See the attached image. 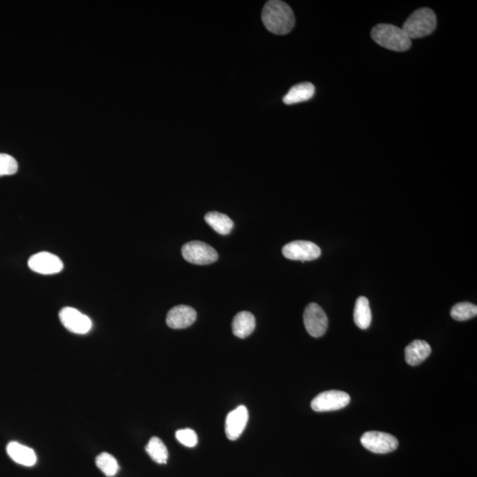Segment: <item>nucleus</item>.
<instances>
[{
  "instance_id": "nucleus-1",
  "label": "nucleus",
  "mask_w": 477,
  "mask_h": 477,
  "mask_svg": "<svg viewBox=\"0 0 477 477\" xmlns=\"http://www.w3.org/2000/svg\"><path fill=\"white\" fill-rule=\"evenodd\" d=\"M262 21L270 32L286 35L295 27V18L291 8L279 0H271L265 4L262 12Z\"/></svg>"
},
{
  "instance_id": "nucleus-2",
  "label": "nucleus",
  "mask_w": 477,
  "mask_h": 477,
  "mask_svg": "<svg viewBox=\"0 0 477 477\" xmlns=\"http://www.w3.org/2000/svg\"><path fill=\"white\" fill-rule=\"evenodd\" d=\"M374 41L383 48L394 52H406L412 42L401 28L392 24H379L371 30Z\"/></svg>"
},
{
  "instance_id": "nucleus-3",
  "label": "nucleus",
  "mask_w": 477,
  "mask_h": 477,
  "mask_svg": "<svg viewBox=\"0 0 477 477\" xmlns=\"http://www.w3.org/2000/svg\"><path fill=\"white\" fill-rule=\"evenodd\" d=\"M436 27L435 12L430 8H421L408 17L402 30L410 39H422L433 33Z\"/></svg>"
},
{
  "instance_id": "nucleus-4",
  "label": "nucleus",
  "mask_w": 477,
  "mask_h": 477,
  "mask_svg": "<svg viewBox=\"0 0 477 477\" xmlns=\"http://www.w3.org/2000/svg\"><path fill=\"white\" fill-rule=\"evenodd\" d=\"M182 254L187 262L198 265L213 264L218 259V252L211 246L198 241L183 245Z\"/></svg>"
},
{
  "instance_id": "nucleus-5",
  "label": "nucleus",
  "mask_w": 477,
  "mask_h": 477,
  "mask_svg": "<svg viewBox=\"0 0 477 477\" xmlns=\"http://www.w3.org/2000/svg\"><path fill=\"white\" fill-rule=\"evenodd\" d=\"M361 445L374 454L392 453L399 447L398 439L385 432H368L361 438Z\"/></svg>"
},
{
  "instance_id": "nucleus-6",
  "label": "nucleus",
  "mask_w": 477,
  "mask_h": 477,
  "mask_svg": "<svg viewBox=\"0 0 477 477\" xmlns=\"http://www.w3.org/2000/svg\"><path fill=\"white\" fill-rule=\"evenodd\" d=\"M351 398L347 392L341 391L324 392L311 402V408L316 412H330L342 410L350 403Z\"/></svg>"
},
{
  "instance_id": "nucleus-7",
  "label": "nucleus",
  "mask_w": 477,
  "mask_h": 477,
  "mask_svg": "<svg viewBox=\"0 0 477 477\" xmlns=\"http://www.w3.org/2000/svg\"><path fill=\"white\" fill-rule=\"evenodd\" d=\"M304 326L308 335L320 338L328 328V318L322 308L317 304H310L304 314Z\"/></svg>"
},
{
  "instance_id": "nucleus-8",
  "label": "nucleus",
  "mask_w": 477,
  "mask_h": 477,
  "mask_svg": "<svg viewBox=\"0 0 477 477\" xmlns=\"http://www.w3.org/2000/svg\"><path fill=\"white\" fill-rule=\"evenodd\" d=\"M321 248L317 244L307 241H295L288 243L282 248L284 257L295 261H313L320 257Z\"/></svg>"
},
{
  "instance_id": "nucleus-9",
  "label": "nucleus",
  "mask_w": 477,
  "mask_h": 477,
  "mask_svg": "<svg viewBox=\"0 0 477 477\" xmlns=\"http://www.w3.org/2000/svg\"><path fill=\"white\" fill-rule=\"evenodd\" d=\"M59 319L65 329L76 335H86L92 328L90 318L74 308H62L59 312Z\"/></svg>"
},
{
  "instance_id": "nucleus-10",
  "label": "nucleus",
  "mask_w": 477,
  "mask_h": 477,
  "mask_svg": "<svg viewBox=\"0 0 477 477\" xmlns=\"http://www.w3.org/2000/svg\"><path fill=\"white\" fill-rule=\"evenodd\" d=\"M30 269L43 275H52L61 273L64 264L61 258L49 252H39L32 255L28 262Z\"/></svg>"
},
{
  "instance_id": "nucleus-11",
  "label": "nucleus",
  "mask_w": 477,
  "mask_h": 477,
  "mask_svg": "<svg viewBox=\"0 0 477 477\" xmlns=\"http://www.w3.org/2000/svg\"><path fill=\"white\" fill-rule=\"evenodd\" d=\"M198 318V313L192 307L187 305H179L168 312L167 326L171 329H185L191 326Z\"/></svg>"
},
{
  "instance_id": "nucleus-12",
  "label": "nucleus",
  "mask_w": 477,
  "mask_h": 477,
  "mask_svg": "<svg viewBox=\"0 0 477 477\" xmlns=\"http://www.w3.org/2000/svg\"><path fill=\"white\" fill-rule=\"evenodd\" d=\"M248 421V411L245 406H240L227 414L226 434L230 441H236L242 434Z\"/></svg>"
},
{
  "instance_id": "nucleus-13",
  "label": "nucleus",
  "mask_w": 477,
  "mask_h": 477,
  "mask_svg": "<svg viewBox=\"0 0 477 477\" xmlns=\"http://www.w3.org/2000/svg\"><path fill=\"white\" fill-rule=\"evenodd\" d=\"M432 354V347L428 342L416 339L405 349V359L410 366H417L423 363Z\"/></svg>"
},
{
  "instance_id": "nucleus-14",
  "label": "nucleus",
  "mask_w": 477,
  "mask_h": 477,
  "mask_svg": "<svg viewBox=\"0 0 477 477\" xmlns=\"http://www.w3.org/2000/svg\"><path fill=\"white\" fill-rule=\"evenodd\" d=\"M9 457L15 463L26 467H32L36 463V455L33 449L20 444L18 442H10L6 447Z\"/></svg>"
},
{
  "instance_id": "nucleus-15",
  "label": "nucleus",
  "mask_w": 477,
  "mask_h": 477,
  "mask_svg": "<svg viewBox=\"0 0 477 477\" xmlns=\"http://www.w3.org/2000/svg\"><path fill=\"white\" fill-rule=\"evenodd\" d=\"M255 318L248 311H242L233 318L232 329L233 335L240 339H246L254 332Z\"/></svg>"
},
{
  "instance_id": "nucleus-16",
  "label": "nucleus",
  "mask_w": 477,
  "mask_h": 477,
  "mask_svg": "<svg viewBox=\"0 0 477 477\" xmlns=\"http://www.w3.org/2000/svg\"><path fill=\"white\" fill-rule=\"evenodd\" d=\"M315 90L316 89L312 83H299L290 89L288 94L284 96L283 102L286 105H295L308 101L313 98Z\"/></svg>"
},
{
  "instance_id": "nucleus-17",
  "label": "nucleus",
  "mask_w": 477,
  "mask_h": 477,
  "mask_svg": "<svg viewBox=\"0 0 477 477\" xmlns=\"http://www.w3.org/2000/svg\"><path fill=\"white\" fill-rule=\"evenodd\" d=\"M204 220L221 235H229L233 229V221L226 214L218 211L209 212L205 215Z\"/></svg>"
},
{
  "instance_id": "nucleus-18",
  "label": "nucleus",
  "mask_w": 477,
  "mask_h": 477,
  "mask_svg": "<svg viewBox=\"0 0 477 477\" xmlns=\"http://www.w3.org/2000/svg\"><path fill=\"white\" fill-rule=\"evenodd\" d=\"M354 320L355 324L361 330H367L372 321V314L370 307V301L364 296L357 299L355 304Z\"/></svg>"
},
{
  "instance_id": "nucleus-19",
  "label": "nucleus",
  "mask_w": 477,
  "mask_h": 477,
  "mask_svg": "<svg viewBox=\"0 0 477 477\" xmlns=\"http://www.w3.org/2000/svg\"><path fill=\"white\" fill-rule=\"evenodd\" d=\"M146 452L152 460L158 464H167L168 460V450L164 442L158 436H153L149 439L146 445Z\"/></svg>"
},
{
  "instance_id": "nucleus-20",
  "label": "nucleus",
  "mask_w": 477,
  "mask_h": 477,
  "mask_svg": "<svg viewBox=\"0 0 477 477\" xmlns=\"http://www.w3.org/2000/svg\"><path fill=\"white\" fill-rule=\"evenodd\" d=\"M476 305L471 304V302H460V304H455L451 310V317L454 320L460 321V322L471 319V318L476 317Z\"/></svg>"
},
{
  "instance_id": "nucleus-21",
  "label": "nucleus",
  "mask_w": 477,
  "mask_h": 477,
  "mask_svg": "<svg viewBox=\"0 0 477 477\" xmlns=\"http://www.w3.org/2000/svg\"><path fill=\"white\" fill-rule=\"evenodd\" d=\"M96 464L98 469L105 474L106 476L112 477L116 475L118 471V461L112 454L102 453L96 459Z\"/></svg>"
},
{
  "instance_id": "nucleus-22",
  "label": "nucleus",
  "mask_w": 477,
  "mask_h": 477,
  "mask_svg": "<svg viewBox=\"0 0 477 477\" xmlns=\"http://www.w3.org/2000/svg\"><path fill=\"white\" fill-rule=\"evenodd\" d=\"M18 171V163L12 156L0 153V177L12 176Z\"/></svg>"
},
{
  "instance_id": "nucleus-23",
  "label": "nucleus",
  "mask_w": 477,
  "mask_h": 477,
  "mask_svg": "<svg viewBox=\"0 0 477 477\" xmlns=\"http://www.w3.org/2000/svg\"><path fill=\"white\" fill-rule=\"evenodd\" d=\"M177 441L187 447H195L198 443V438L191 429L179 430L176 432Z\"/></svg>"
}]
</instances>
